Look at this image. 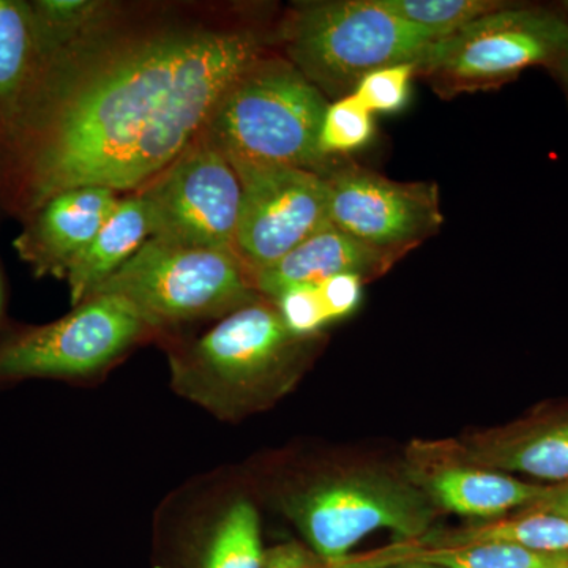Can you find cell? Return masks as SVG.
<instances>
[{
  "mask_svg": "<svg viewBox=\"0 0 568 568\" xmlns=\"http://www.w3.org/2000/svg\"><path fill=\"white\" fill-rule=\"evenodd\" d=\"M250 31L171 29L51 62L7 142L33 213L81 186H145L203 132L261 58Z\"/></svg>",
  "mask_w": 568,
  "mask_h": 568,
  "instance_id": "obj_1",
  "label": "cell"
},
{
  "mask_svg": "<svg viewBox=\"0 0 568 568\" xmlns=\"http://www.w3.org/2000/svg\"><path fill=\"white\" fill-rule=\"evenodd\" d=\"M312 339L294 335L274 302L257 298L171 351V386L212 416L239 420L294 386Z\"/></svg>",
  "mask_w": 568,
  "mask_h": 568,
  "instance_id": "obj_2",
  "label": "cell"
},
{
  "mask_svg": "<svg viewBox=\"0 0 568 568\" xmlns=\"http://www.w3.org/2000/svg\"><path fill=\"white\" fill-rule=\"evenodd\" d=\"M327 104L293 63L260 58L224 92L201 134L227 160L315 171L325 160L317 141Z\"/></svg>",
  "mask_w": 568,
  "mask_h": 568,
  "instance_id": "obj_3",
  "label": "cell"
},
{
  "mask_svg": "<svg viewBox=\"0 0 568 568\" xmlns=\"http://www.w3.org/2000/svg\"><path fill=\"white\" fill-rule=\"evenodd\" d=\"M276 504L325 568L342 566L351 549L376 530L418 540L437 515L409 478L377 470L310 478L283 489Z\"/></svg>",
  "mask_w": 568,
  "mask_h": 568,
  "instance_id": "obj_4",
  "label": "cell"
},
{
  "mask_svg": "<svg viewBox=\"0 0 568 568\" xmlns=\"http://www.w3.org/2000/svg\"><path fill=\"white\" fill-rule=\"evenodd\" d=\"M293 65L317 89L353 93L372 71L416 63L440 40L436 33L399 20L379 0L301 3L284 24Z\"/></svg>",
  "mask_w": 568,
  "mask_h": 568,
  "instance_id": "obj_5",
  "label": "cell"
},
{
  "mask_svg": "<svg viewBox=\"0 0 568 568\" xmlns=\"http://www.w3.org/2000/svg\"><path fill=\"white\" fill-rule=\"evenodd\" d=\"M93 294L122 298L152 331L222 320L261 298L234 252L164 244L156 239H149Z\"/></svg>",
  "mask_w": 568,
  "mask_h": 568,
  "instance_id": "obj_6",
  "label": "cell"
},
{
  "mask_svg": "<svg viewBox=\"0 0 568 568\" xmlns=\"http://www.w3.org/2000/svg\"><path fill=\"white\" fill-rule=\"evenodd\" d=\"M567 48L568 22L547 10L504 7L435 41L416 73L448 91L480 89L529 67L559 62Z\"/></svg>",
  "mask_w": 568,
  "mask_h": 568,
  "instance_id": "obj_7",
  "label": "cell"
},
{
  "mask_svg": "<svg viewBox=\"0 0 568 568\" xmlns=\"http://www.w3.org/2000/svg\"><path fill=\"white\" fill-rule=\"evenodd\" d=\"M151 331L122 298L93 294L62 320L3 339L0 377L80 379L99 375Z\"/></svg>",
  "mask_w": 568,
  "mask_h": 568,
  "instance_id": "obj_8",
  "label": "cell"
},
{
  "mask_svg": "<svg viewBox=\"0 0 568 568\" xmlns=\"http://www.w3.org/2000/svg\"><path fill=\"white\" fill-rule=\"evenodd\" d=\"M152 237L235 253L242 186L233 164L203 134L140 193Z\"/></svg>",
  "mask_w": 568,
  "mask_h": 568,
  "instance_id": "obj_9",
  "label": "cell"
},
{
  "mask_svg": "<svg viewBox=\"0 0 568 568\" xmlns=\"http://www.w3.org/2000/svg\"><path fill=\"white\" fill-rule=\"evenodd\" d=\"M242 186L235 254L250 275L331 226L327 181L316 171L227 160Z\"/></svg>",
  "mask_w": 568,
  "mask_h": 568,
  "instance_id": "obj_10",
  "label": "cell"
},
{
  "mask_svg": "<svg viewBox=\"0 0 568 568\" xmlns=\"http://www.w3.org/2000/svg\"><path fill=\"white\" fill-rule=\"evenodd\" d=\"M325 181L331 223L376 248L406 253L443 224L433 183L388 181L361 168L336 171Z\"/></svg>",
  "mask_w": 568,
  "mask_h": 568,
  "instance_id": "obj_11",
  "label": "cell"
},
{
  "mask_svg": "<svg viewBox=\"0 0 568 568\" xmlns=\"http://www.w3.org/2000/svg\"><path fill=\"white\" fill-rule=\"evenodd\" d=\"M121 197L102 186L55 194L32 213L14 250L37 276L67 278L71 264L88 248Z\"/></svg>",
  "mask_w": 568,
  "mask_h": 568,
  "instance_id": "obj_12",
  "label": "cell"
},
{
  "mask_svg": "<svg viewBox=\"0 0 568 568\" xmlns=\"http://www.w3.org/2000/svg\"><path fill=\"white\" fill-rule=\"evenodd\" d=\"M413 452L406 477L437 510L495 521L508 511L534 506L549 489L499 470L433 457L417 444Z\"/></svg>",
  "mask_w": 568,
  "mask_h": 568,
  "instance_id": "obj_13",
  "label": "cell"
},
{
  "mask_svg": "<svg viewBox=\"0 0 568 568\" xmlns=\"http://www.w3.org/2000/svg\"><path fill=\"white\" fill-rule=\"evenodd\" d=\"M417 446L437 458L559 484L568 481V417L517 432L481 433Z\"/></svg>",
  "mask_w": 568,
  "mask_h": 568,
  "instance_id": "obj_14",
  "label": "cell"
},
{
  "mask_svg": "<svg viewBox=\"0 0 568 568\" xmlns=\"http://www.w3.org/2000/svg\"><path fill=\"white\" fill-rule=\"evenodd\" d=\"M403 254L365 244L331 224L254 274L253 284L261 297L275 301L284 291L312 286L336 275L354 274L366 282L384 274Z\"/></svg>",
  "mask_w": 568,
  "mask_h": 568,
  "instance_id": "obj_15",
  "label": "cell"
},
{
  "mask_svg": "<svg viewBox=\"0 0 568 568\" xmlns=\"http://www.w3.org/2000/svg\"><path fill=\"white\" fill-rule=\"evenodd\" d=\"M260 511L250 497L235 495L211 507L194 528L182 568H264Z\"/></svg>",
  "mask_w": 568,
  "mask_h": 568,
  "instance_id": "obj_16",
  "label": "cell"
},
{
  "mask_svg": "<svg viewBox=\"0 0 568 568\" xmlns=\"http://www.w3.org/2000/svg\"><path fill=\"white\" fill-rule=\"evenodd\" d=\"M31 3L0 0V138L9 140L43 77Z\"/></svg>",
  "mask_w": 568,
  "mask_h": 568,
  "instance_id": "obj_17",
  "label": "cell"
},
{
  "mask_svg": "<svg viewBox=\"0 0 568 568\" xmlns=\"http://www.w3.org/2000/svg\"><path fill=\"white\" fill-rule=\"evenodd\" d=\"M151 237V219L140 194L119 201L100 233L71 264L67 274L71 305L77 306L95 293Z\"/></svg>",
  "mask_w": 568,
  "mask_h": 568,
  "instance_id": "obj_18",
  "label": "cell"
},
{
  "mask_svg": "<svg viewBox=\"0 0 568 568\" xmlns=\"http://www.w3.org/2000/svg\"><path fill=\"white\" fill-rule=\"evenodd\" d=\"M477 544H511L548 555H568V518L540 511H523L518 517L495 519L463 529L429 530L418 540L405 541L406 547L418 549Z\"/></svg>",
  "mask_w": 568,
  "mask_h": 568,
  "instance_id": "obj_19",
  "label": "cell"
},
{
  "mask_svg": "<svg viewBox=\"0 0 568 568\" xmlns=\"http://www.w3.org/2000/svg\"><path fill=\"white\" fill-rule=\"evenodd\" d=\"M418 560L439 568H568V555H548L511 544L418 549L395 545L364 559H347L336 568H372L394 560Z\"/></svg>",
  "mask_w": 568,
  "mask_h": 568,
  "instance_id": "obj_20",
  "label": "cell"
},
{
  "mask_svg": "<svg viewBox=\"0 0 568 568\" xmlns=\"http://www.w3.org/2000/svg\"><path fill=\"white\" fill-rule=\"evenodd\" d=\"M31 9L47 67L93 43V36L112 14L111 3L97 0H37Z\"/></svg>",
  "mask_w": 568,
  "mask_h": 568,
  "instance_id": "obj_21",
  "label": "cell"
},
{
  "mask_svg": "<svg viewBox=\"0 0 568 568\" xmlns=\"http://www.w3.org/2000/svg\"><path fill=\"white\" fill-rule=\"evenodd\" d=\"M379 3L399 20L436 33L439 39L454 36L478 18L506 7L496 0H379Z\"/></svg>",
  "mask_w": 568,
  "mask_h": 568,
  "instance_id": "obj_22",
  "label": "cell"
},
{
  "mask_svg": "<svg viewBox=\"0 0 568 568\" xmlns=\"http://www.w3.org/2000/svg\"><path fill=\"white\" fill-rule=\"evenodd\" d=\"M375 133L373 114L349 93L325 108L320 130V151L324 156L364 148Z\"/></svg>",
  "mask_w": 568,
  "mask_h": 568,
  "instance_id": "obj_23",
  "label": "cell"
},
{
  "mask_svg": "<svg viewBox=\"0 0 568 568\" xmlns=\"http://www.w3.org/2000/svg\"><path fill=\"white\" fill-rule=\"evenodd\" d=\"M416 74L414 63H398L372 71L355 85L353 95L369 112L390 114L403 110L409 100L410 81Z\"/></svg>",
  "mask_w": 568,
  "mask_h": 568,
  "instance_id": "obj_24",
  "label": "cell"
},
{
  "mask_svg": "<svg viewBox=\"0 0 568 568\" xmlns=\"http://www.w3.org/2000/svg\"><path fill=\"white\" fill-rule=\"evenodd\" d=\"M272 302L286 327L302 338H313L327 325L315 286L293 287L284 291Z\"/></svg>",
  "mask_w": 568,
  "mask_h": 568,
  "instance_id": "obj_25",
  "label": "cell"
},
{
  "mask_svg": "<svg viewBox=\"0 0 568 568\" xmlns=\"http://www.w3.org/2000/svg\"><path fill=\"white\" fill-rule=\"evenodd\" d=\"M364 283L365 280L362 276L343 274L312 284L316 287L317 298H320L321 306H323L327 324L353 315L358 304H361Z\"/></svg>",
  "mask_w": 568,
  "mask_h": 568,
  "instance_id": "obj_26",
  "label": "cell"
},
{
  "mask_svg": "<svg viewBox=\"0 0 568 568\" xmlns=\"http://www.w3.org/2000/svg\"><path fill=\"white\" fill-rule=\"evenodd\" d=\"M264 568H325L323 560L297 541L276 545L265 552Z\"/></svg>",
  "mask_w": 568,
  "mask_h": 568,
  "instance_id": "obj_27",
  "label": "cell"
},
{
  "mask_svg": "<svg viewBox=\"0 0 568 568\" xmlns=\"http://www.w3.org/2000/svg\"><path fill=\"white\" fill-rule=\"evenodd\" d=\"M523 511H540L568 518V481L559 487H549L547 495Z\"/></svg>",
  "mask_w": 568,
  "mask_h": 568,
  "instance_id": "obj_28",
  "label": "cell"
},
{
  "mask_svg": "<svg viewBox=\"0 0 568 568\" xmlns=\"http://www.w3.org/2000/svg\"><path fill=\"white\" fill-rule=\"evenodd\" d=\"M372 568H439L429 566V564L418 562V560H394V562L383 564Z\"/></svg>",
  "mask_w": 568,
  "mask_h": 568,
  "instance_id": "obj_29",
  "label": "cell"
},
{
  "mask_svg": "<svg viewBox=\"0 0 568 568\" xmlns=\"http://www.w3.org/2000/svg\"><path fill=\"white\" fill-rule=\"evenodd\" d=\"M560 70H562L564 77H566V81L568 84V48L567 51L564 52L562 58H560V61L558 62Z\"/></svg>",
  "mask_w": 568,
  "mask_h": 568,
  "instance_id": "obj_30",
  "label": "cell"
},
{
  "mask_svg": "<svg viewBox=\"0 0 568 568\" xmlns=\"http://www.w3.org/2000/svg\"><path fill=\"white\" fill-rule=\"evenodd\" d=\"M2 301H3V290H2V280H0V310H2Z\"/></svg>",
  "mask_w": 568,
  "mask_h": 568,
  "instance_id": "obj_31",
  "label": "cell"
}]
</instances>
